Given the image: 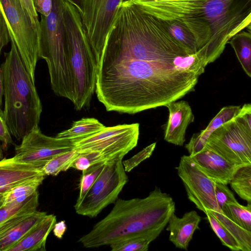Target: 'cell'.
<instances>
[{
  "label": "cell",
  "mask_w": 251,
  "mask_h": 251,
  "mask_svg": "<svg viewBox=\"0 0 251 251\" xmlns=\"http://www.w3.org/2000/svg\"><path fill=\"white\" fill-rule=\"evenodd\" d=\"M206 66L198 52L171 35L163 21L126 0L106 40L95 92L107 111L135 114L193 91Z\"/></svg>",
  "instance_id": "cell-1"
},
{
  "label": "cell",
  "mask_w": 251,
  "mask_h": 251,
  "mask_svg": "<svg viewBox=\"0 0 251 251\" xmlns=\"http://www.w3.org/2000/svg\"><path fill=\"white\" fill-rule=\"evenodd\" d=\"M175 203L155 187L144 198L119 199L112 209L78 240L86 248H98L132 237L156 239L175 213Z\"/></svg>",
  "instance_id": "cell-2"
},
{
  "label": "cell",
  "mask_w": 251,
  "mask_h": 251,
  "mask_svg": "<svg viewBox=\"0 0 251 251\" xmlns=\"http://www.w3.org/2000/svg\"><path fill=\"white\" fill-rule=\"evenodd\" d=\"M182 22L209 64L220 56L234 35L246 28L251 30V0H202L199 9Z\"/></svg>",
  "instance_id": "cell-3"
},
{
  "label": "cell",
  "mask_w": 251,
  "mask_h": 251,
  "mask_svg": "<svg viewBox=\"0 0 251 251\" xmlns=\"http://www.w3.org/2000/svg\"><path fill=\"white\" fill-rule=\"evenodd\" d=\"M5 53L3 70L5 120L9 131L17 141L39 126L42 105L35 81L23 62L13 41Z\"/></svg>",
  "instance_id": "cell-4"
},
{
  "label": "cell",
  "mask_w": 251,
  "mask_h": 251,
  "mask_svg": "<svg viewBox=\"0 0 251 251\" xmlns=\"http://www.w3.org/2000/svg\"><path fill=\"white\" fill-rule=\"evenodd\" d=\"M62 18L71 101L80 110L89 104L95 91L98 67L80 14L71 0H63Z\"/></svg>",
  "instance_id": "cell-5"
},
{
  "label": "cell",
  "mask_w": 251,
  "mask_h": 251,
  "mask_svg": "<svg viewBox=\"0 0 251 251\" xmlns=\"http://www.w3.org/2000/svg\"><path fill=\"white\" fill-rule=\"evenodd\" d=\"M62 12L63 0H52L49 15H41L38 55L47 64L54 93L71 100V76L65 54Z\"/></svg>",
  "instance_id": "cell-6"
},
{
  "label": "cell",
  "mask_w": 251,
  "mask_h": 251,
  "mask_svg": "<svg viewBox=\"0 0 251 251\" xmlns=\"http://www.w3.org/2000/svg\"><path fill=\"white\" fill-rule=\"evenodd\" d=\"M0 9L10 40L15 43L25 68L35 81L40 28L33 25L20 0H0Z\"/></svg>",
  "instance_id": "cell-7"
},
{
  "label": "cell",
  "mask_w": 251,
  "mask_h": 251,
  "mask_svg": "<svg viewBox=\"0 0 251 251\" xmlns=\"http://www.w3.org/2000/svg\"><path fill=\"white\" fill-rule=\"evenodd\" d=\"M128 179L122 160L105 163L83 198L76 201V213L90 218L97 216L106 206L115 202Z\"/></svg>",
  "instance_id": "cell-8"
},
{
  "label": "cell",
  "mask_w": 251,
  "mask_h": 251,
  "mask_svg": "<svg viewBox=\"0 0 251 251\" xmlns=\"http://www.w3.org/2000/svg\"><path fill=\"white\" fill-rule=\"evenodd\" d=\"M77 8L98 67L120 6L126 0H71Z\"/></svg>",
  "instance_id": "cell-9"
},
{
  "label": "cell",
  "mask_w": 251,
  "mask_h": 251,
  "mask_svg": "<svg viewBox=\"0 0 251 251\" xmlns=\"http://www.w3.org/2000/svg\"><path fill=\"white\" fill-rule=\"evenodd\" d=\"M205 146L229 162L241 166L250 165L251 126L236 116L216 129Z\"/></svg>",
  "instance_id": "cell-10"
},
{
  "label": "cell",
  "mask_w": 251,
  "mask_h": 251,
  "mask_svg": "<svg viewBox=\"0 0 251 251\" xmlns=\"http://www.w3.org/2000/svg\"><path fill=\"white\" fill-rule=\"evenodd\" d=\"M176 169L188 198L198 209L204 213L207 210L222 212L215 198V182L200 169L189 155L182 156Z\"/></svg>",
  "instance_id": "cell-11"
},
{
  "label": "cell",
  "mask_w": 251,
  "mask_h": 251,
  "mask_svg": "<svg viewBox=\"0 0 251 251\" xmlns=\"http://www.w3.org/2000/svg\"><path fill=\"white\" fill-rule=\"evenodd\" d=\"M70 140L52 137L43 134L39 126L34 127L15 145V156L25 162H47L60 153L73 149Z\"/></svg>",
  "instance_id": "cell-12"
},
{
  "label": "cell",
  "mask_w": 251,
  "mask_h": 251,
  "mask_svg": "<svg viewBox=\"0 0 251 251\" xmlns=\"http://www.w3.org/2000/svg\"><path fill=\"white\" fill-rule=\"evenodd\" d=\"M139 124H131L127 130L92 143L74 147L78 153L91 152L97 156L100 163L122 160L124 156L137 145Z\"/></svg>",
  "instance_id": "cell-13"
},
{
  "label": "cell",
  "mask_w": 251,
  "mask_h": 251,
  "mask_svg": "<svg viewBox=\"0 0 251 251\" xmlns=\"http://www.w3.org/2000/svg\"><path fill=\"white\" fill-rule=\"evenodd\" d=\"M44 162H25L13 157L0 160V194H4L22 183L44 179Z\"/></svg>",
  "instance_id": "cell-14"
},
{
  "label": "cell",
  "mask_w": 251,
  "mask_h": 251,
  "mask_svg": "<svg viewBox=\"0 0 251 251\" xmlns=\"http://www.w3.org/2000/svg\"><path fill=\"white\" fill-rule=\"evenodd\" d=\"M145 12L162 21H182L200 8L202 0H130Z\"/></svg>",
  "instance_id": "cell-15"
},
{
  "label": "cell",
  "mask_w": 251,
  "mask_h": 251,
  "mask_svg": "<svg viewBox=\"0 0 251 251\" xmlns=\"http://www.w3.org/2000/svg\"><path fill=\"white\" fill-rule=\"evenodd\" d=\"M190 157L210 179L226 185L229 184L237 169L243 166L227 161L206 146L201 151Z\"/></svg>",
  "instance_id": "cell-16"
},
{
  "label": "cell",
  "mask_w": 251,
  "mask_h": 251,
  "mask_svg": "<svg viewBox=\"0 0 251 251\" xmlns=\"http://www.w3.org/2000/svg\"><path fill=\"white\" fill-rule=\"evenodd\" d=\"M165 106L168 109L169 117L164 130V140L182 146L185 141L186 129L194 120L191 107L185 100L174 101Z\"/></svg>",
  "instance_id": "cell-17"
},
{
  "label": "cell",
  "mask_w": 251,
  "mask_h": 251,
  "mask_svg": "<svg viewBox=\"0 0 251 251\" xmlns=\"http://www.w3.org/2000/svg\"><path fill=\"white\" fill-rule=\"evenodd\" d=\"M201 221V217L195 210L186 212L181 218L178 217L174 213L170 218L166 228L170 233L169 240L176 247L187 250Z\"/></svg>",
  "instance_id": "cell-18"
},
{
  "label": "cell",
  "mask_w": 251,
  "mask_h": 251,
  "mask_svg": "<svg viewBox=\"0 0 251 251\" xmlns=\"http://www.w3.org/2000/svg\"><path fill=\"white\" fill-rule=\"evenodd\" d=\"M56 223L53 214L47 215L9 251H44L47 237Z\"/></svg>",
  "instance_id": "cell-19"
},
{
  "label": "cell",
  "mask_w": 251,
  "mask_h": 251,
  "mask_svg": "<svg viewBox=\"0 0 251 251\" xmlns=\"http://www.w3.org/2000/svg\"><path fill=\"white\" fill-rule=\"evenodd\" d=\"M47 215L36 210L0 232V251L9 250L21 241Z\"/></svg>",
  "instance_id": "cell-20"
},
{
  "label": "cell",
  "mask_w": 251,
  "mask_h": 251,
  "mask_svg": "<svg viewBox=\"0 0 251 251\" xmlns=\"http://www.w3.org/2000/svg\"><path fill=\"white\" fill-rule=\"evenodd\" d=\"M240 106L230 105L223 107L209 123L206 128L193 134L185 148L190 156L194 155L201 151L205 146L207 140L210 135L220 126L235 117Z\"/></svg>",
  "instance_id": "cell-21"
},
{
  "label": "cell",
  "mask_w": 251,
  "mask_h": 251,
  "mask_svg": "<svg viewBox=\"0 0 251 251\" xmlns=\"http://www.w3.org/2000/svg\"><path fill=\"white\" fill-rule=\"evenodd\" d=\"M39 194L37 190L23 201H14L0 207V232L18 214L25 211L37 210Z\"/></svg>",
  "instance_id": "cell-22"
},
{
  "label": "cell",
  "mask_w": 251,
  "mask_h": 251,
  "mask_svg": "<svg viewBox=\"0 0 251 251\" xmlns=\"http://www.w3.org/2000/svg\"><path fill=\"white\" fill-rule=\"evenodd\" d=\"M105 126L93 118H82L74 122L70 128L57 134V138L75 141L88 137Z\"/></svg>",
  "instance_id": "cell-23"
},
{
  "label": "cell",
  "mask_w": 251,
  "mask_h": 251,
  "mask_svg": "<svg viewBox=\"0 0 251 251\" xmlns=\"http://www.w3.org/2000/svg\"><path fill=\"white\" fill-rule=\"evenodd\" d=\"M233 48L245 73L251 77V33L242 30L228 42Z\"/></svg>",
  "instance_id": "cell-24"
},
{
  "label": "cell",
  "mask_w": 251,
  "mask_h": 251,
  "mask_svg": "<svg viewBox=\"0 0 251 251\" xmlns=\"http://www.w3.org/2000/svg\"><path fill=\"white\" fill-rule=\"evenodd\" d=\"M221 210L224 214L244 229L251 231V203L247 206L236 201L225 204Z\"/></svg>",
  "instance_id": "cell-25"
},
{
  "label": "cell",
  "mask_w": 251,
  "mask_h": 251,
  "mask_svg": "<svg viewBox=\"0 0 251 251\" xmlns=\"http://www.w3.org/2000/svg\"><path fill=\"white\" fill-rule=\"evenodd\" d=\"M229 183L241 199L251 203V164L237 169Z\"/></svg>",
  "instance_id": "cell-26"
},
{
  "label": "cell",
  "mask_w": 251,
  "mask_h": 251,
  "mask_svg": "<svg viewBox=\"0 0 251 251\" xmlns=\"http://www.w3.org/2000/svg\"><path fill=\"white\" fill-rule=\"evenodd\" d=\"M79 153L74 148L53 157L44 165L42 169L46 176H56L61 172L66 171L71 166Z\"/></svg>",
  "instance_id": "cell-27"
},
{
  "label": "cell",
  "mask_w": 251,
  "mask_h": 251,
  "mask_svg": "<svg viewBox=\"0 0 251 251\" xmlns=\"http://www.w3.org/2000/svg\"><path fill=\"white\" fill-rule=\"evenodd\" d=\"M163 21L169 33L176 40L194 53L197 52L195 38L184 23L177 20Z\"/></svg>",
  "instance_id": "cell-28"
},
{
  "label": "cell",
  "mask_w": 251,
  "mask_h": 251,
  "mask_svg": "<svg viewBox=\"0 0 251 251\" xmlns=\"http://www.w3.org/2000/svg\"><path fill=\"white\" fill-rule=\"evenodd\" d=\"M43 179L26 182L9 190L3 195V203L5 205L14 201H23L38 190Z\"/></svg>",
  "instance_id": "cell-29"
},
{
  "label": "cell",
  "mask_w": 251,
  "mask_h": 251,
  "mask_svg": "<svg viewBox=\"0 0 251 251\" xmlns=\"http://www.w3.org/2000/svg\"><path fill=\"white\" fill-rule=\"evenodd\" d=\"M210 225L222 244L234 251H242V248L234 236L209 211L205 213Z\"/></svg>",
  "instance_id": "cell-30"
},
{
  "label": "cell",
  "mask_w": 251,
  "mask_h": 251,
  "mask_svg": "<svg viewBox=\"0 0 251 251\" xmlns=\"http://www.w3.org/2000/svg\"><path fill=\"white\" fill-rule=\"evenodd\" d=\"M151 242L144 237H132L110 244L112 251H147Z\"/></svg>",
  "instance_id": "cell-31"
},
{
  "label": "cell",
  "mask_w": 251,
  "mask_h": 251,
  "mask_svg": "<svg viewBox=\"0 0 251 251\" xmlns=\"http://www.w3.org/2000/svg\"><path fill=\"white\" fill-rule=\"evenodd\" d=\"M105 163L96 164L82 171L79 184V194L76 201H80L83 198L103 169Z\"/></svg>",
  "instance_id": "cell-32"
},
{
  "label": "cell",
  "mask_w": 251,
  "mask_h": 251,
  "mask_svg": "<svg viewBox=\"0 0 251 251\" xmlns=\"http://www.w3.org/2000/svg\"><path fill=\"white\" fill-rule=\"evenodd\" d=\"M155 142L147 146L130 158L122 161L126 172H129L142 162L152 155L156 147Z\"/></svg>",
  "instance_id": "cell-33"
},
{
  "label": "cell",
  "mask_w": 251,
  "mask_h": 251,
  "mask_svg": "<svg viewBox=\"0 0 251 251\" xmlns=\"http://www.w3.org/2000/svg\"><path fill=\"white\" fill-rule=\"evenodd\" d=\"M214 190L216 200L221 209L226 203L236 201L234 194L226 184L215 182Z\"/></svg>",
  "instance_id": "cell-34"
},
{
  "label": "cell",
  "mask_w": 251,
  "mask_h": 251,
  "mask_svg": "<svg viewBox=\"0 0 251 251\" xmlns=\"http://www.w3.org/2000/svg\"><path fill=\"white\" fill-rule=\"evenodd\" d=\"M0 143L2 149L7 151L9 147L14 145L12 135L5 120L3 111L0 107Z\"/></svg>",
  "instance_id": "cell-35"
},
{
  "label": "cell",
  "mask_w": 251,
  "mask_h": 251,
  "mask_svg": "<svg viewBox=\"0 0 251 251\" xmlns=\"http://www.w3.org/2000/svg\"><path fill=\"white\" fill-rule=\"evenodd\" d=\"M20 1L28 15L32 24L40 28L38 15L34 7L32 0H20Z\"/></svg>",
  "instance_id": "cell-36"
},
{
  "label": "cell",
  "mask_w": 251,
  "mask_h": 251,
  "mask_svg": "<svg viewBox=\"0 0 251 251\" xmlns=\"http://www.w3.org/2000/svg\"><path fill=\"white\" fill-rule=\"evenodd\" d=\"M32 2L37 12L41 15L48 16L52 7V0H32Z\"/></svg>",
  "instance_id": "cell-37"
},
{
  "label": "cell",
  "mask_w": 251,
  "mask_h": 251,
  "mask_svg": "<svg viewBox=\"0 0 251 251\" xmlns=\"http://www.w3.org/2000/svg\"><path fill=\"white\" fill-rule=\"evenodd\" d=\"M9 38L7 26L1 13L0 14V55L2 49L9 42Z\"/></svg>",
  "instance_id": "cell-38"
},
{
  "label": "cell",
  "mask_w": 251,
  "mask_h": 251,
  "mask_svg": "<svg viewBox=\"0 0 251 251\" xmlns=\"http://www.w3.org/2000/svg\"><path fill=\"white\" fill-rule=\"evenodd\" d=\"M236 116L243 119L249 125L251 126V104L245 103L240 108Z\"/></svg>",
  "instance_id": "cell-39"
},
{
  "label": "cell",
  "mask_w": 251,
  "mask_h": 251,
  "mask_svg": "<svg viewBox=\"0 0 251 251\" xmlns=\"http://www.w3.org/2000/svg\"><path fill=\"white\" fill-rule=\"evenodd\" d=\"M67 226L64 220L56 223L53 228L54 235L58 239H61L67 230Z\"/></svg>",
  "instance_id": "cell-40"
},
{
  "label": "cell",
  "mask_w": 251,
  "mask_h": 251,
  "mask_svg": "<svg viewBox=\"0 0 251 251\" xmlns=\"http://www.w3.org/2000/svg\"><path fill=\"white\" fill-rule=\"evenodd\" d=\"M4 94L3 73L1 66H0V106L2 104V97Z\"/></svg>",
  "instance_id": "cell-41"
},
{
  "label": "cell",
  "mask_w": 251,
  "mask_h": 251,
  "mask_svg": "<svg viewBox=\"0 0 251 251\" xmlns=\"http://www.w3.org/2000/svg\"><path fill=\"white\" fill-rule=\"evenodd\" d=\"M3 203V195L0 194V207H1Z\"/></svg>",
  "instance_id": "cell-42"
},
{
  "label": "cell",
  "mask_w": 251,
  "mask_h": 251,
  "mask_svg": "<svg viewBox=\"0 0 251 251\" xmlns=\"http://www.w3.org/2000/svg\"><path fill=\"white\" fill-rule=\"evenodd\" d=\"M3 151L2 148L0 147V160L2 159L3 157Z\"/></svg>",
  "instance_id": "cell-43"
},
{
  "label": "cell",
  "mask_w": 251,
  "mask_h": 251,
  "mask_svg": "<svg viewBox=\"0 0 251 251\" xmlns=\"http://www.w3.org/2000/svg\"><path fill=\"white\" fill-rule=\"evenodd\" d=\"M1 10H0V14H1Z\"/></svg>",
  "instance_id": "cell-44"
}]
</instances>
